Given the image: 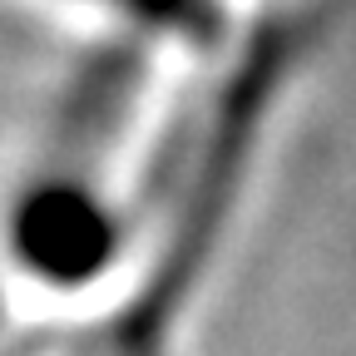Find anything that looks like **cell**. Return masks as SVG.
I'll return each mask as SVG.
<instances>
[{"instance_id": "obj_1", "label": "cell", "mask_w": 356, "mask_h": 356, "mask_svg": "<svg viewBox=\"0 0 356 356\" xmlns=\"http://www.w3.org/2000/svg\"><path fill=\"white\" fill-rule=\"evenodd\" d=\"M10 233L20 267L50 287L95 282L119 257V213L99 188L79 178H44L25 188Z\"/></svg>"}, {"instance_id": "obj_2", "label": "cell", "mask_w": 356, "mask_h": 356, "mask_svg": "<svg viewBox=\"0 0 356 356\" xmlns=\"http://www.w3.org/2000/svg\"><path fill=\"white\" fill-rule=\"evenodd\" d=\"M114 20H124L129 30L144 35H178V40H203L213 6L208 0H84Z\"/></svg>"}]
</instances>
